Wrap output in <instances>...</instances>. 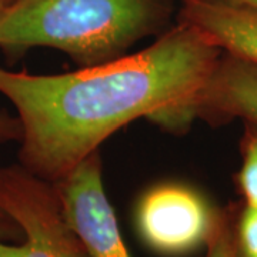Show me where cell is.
Wrapping results in <instances>:
<instances>
[{"label":"cell","instance_id":"obj_9","mask_svg":"<svg viewBox=\"0 0 257 257\" xmlns=\"http://www.w3.org/2000/svg\"><path fill=\"white\" fill-rule=\"evenodd\" d=\"M206 257H240L237 239L231 230L229 219L217 217L207 239Z\"/></svg>","mask_w":257,"mask_h":257},{"label":"cell","instance_id":"obj_2","mask_svg":"<svg viewBox=\"0 0 257 257\" xmlns=\"http://www.w3.org/2000/svg\"><path fill=\"white\" fill-rule=\"evenodd\" d=\"M172 12L173 0H12L0 15V47H52L90 67L124 56Z\"/></svg>","mask_w":257,"mask_h":257},{"label":"cell","instance_id":"obj_4","mask_svg":"<svg viewBox=\"0 0 257 257\" xmlns=\"http://www.w3.org/2000/svg\"><path fill=\"white\" fill-rule=\"evenodd\" d=\"M216 219L199 193L177 184L149 190L138 207L142 237L163 254H182L207 243Z\"/></svg>","mask_w":257,"mask_h":257},{"label":"cell","instance_id":"obj_12","mask_svg":"<svg viewBox=\"0 0 257 257\" xmlns=\"http://www.w3.org/2000/svg\"><path fill=\"white\" fill-rule=\"evenodd\" d=\"M221 2H227V3L240 5V6H246V8L257 10V0H221Z\"/></svg>","mask_w":257,"mask_h":257},{"label":"cell","instance_id":"obj_13","mask_svg":"<svg viewBox=\"0 0 257 257\" xmlns=\"http://www.w3.org/2000/svg\"><path fill=\"white\" fill-rule=\"evenodd\" d=\"M6 220H10L9 216H8V214H6L5 211L0 209V226H2V224H3V223H5ZM10 221H12V220H10Z\"/></svg>","mask_w":257,"mask_h":257},{"label":"cell","instance_id":"obj_8","mask_svg":"<svg viewBox=\"0 0 257 257\" xmlns=\"http://www.w3.org/2000/svg\"><path fill=\"white\" fill-rule=\"evenodd\" d=\"M243 143V163L239 184L247 207L257 210V128L250 126Z\"/></svg>","mask_w":257,"mask_h":257},{"label":"cell","instance_id":"obj_14","mask_svg":"<svg viewBox=\"0 0 257 257\" xmlns=\"http://www.w3.org/2000/svg\"><path fill=\"white\" fill-rule=\"evenodd\" d=\"M10 2H12V0H0V15H2L3 10L8 8V5H9Z\"/></svg>","mask_w":257,"mask_h":257},{"label":"cell","instance_id":"obj_1","mask_svg":"<svg viewBox=\"0 0 257 257\" xmlns=\"http://www.w3.org/2000/svg\"><path fill=\"white\" fill-rule=\"evenodd\" d=\"M221 53L179 22L142 52L70 73L0 67V93L18 111L26 170L57 183L133 120L187 126Z\"/></svg>","mask_w":257,"mask_h":257},{"label":"cell","instance_id":"obj_6","mask_svg":"<svg viewBox=\"0 0 257 257\" xmlns=\"http://www.w3.org/2000/svg\"><path fill=\"white\" fill-rule=\"evenodd\" d=\"M194 117L241 119L257 128V63L223 52L194 106Z\"/></svg>","mask_w":257,"mask_h":257},{"label":"cell","instance_id":"obj_10","mask_svg":"<svg viewBox=\"0 0 257 257\" xmlns=\"http://www.w3.org/2000/svg\"><path fill=\"white\" fill-rule=\"evenodd\" d=\"M236 239L240 257H257V210L246 207L243 211Z\"/></svg>","mask_w":257,"mask_h":257},{"label":"cell","instance_id":"obj_7","mask_svg":"<svg viewBox=\"0 0 257 257\" xmlns=\"http://www.w3.org/2000/svg\"><path fill=\"white\" fill-rule=\"evenodd\" d=\"M179 22L196 28L223 52L257 63V10L221 0H180Z\"/></svg>","mask_w":257,"mask_h":257},{"label":"cell","instance_id":"obj_11","mask_svg":"<svg viewBox=\"0 0 257 257\" xmlns=\"http://www.w3.org/2000/svg\"><path fill=\"white\" fill-rule=\"evenodd\" d=\"M22 128L19 119H12L8 114L0 111V143L9 142L13 139H20Z\"/></svg>","mask_w":257,"mask_h":257},{"label":"cell","instance_id":"obj_5","mask_svg":"<svg viewBox=\"0 0 257 257\" xmlns=\"http://www.w3.org/2000/svg\"><path fill=\"white\" fill-rule=\"evenodd\" d=\"M57 190L66 219L87 257H132L104 190L99 152L86 157L57 182Z\"/></svg>","mask_w":257,"mask_h":257},{"label":"cell","instance_id":"obj_3","mask_svg":"<svg viewBox=\"0 0 257 257\" xmlns=\"http://www.w3.org/2000/svg\"><path fill=\"white\" fill-rule=\"evenodd\" d=\"M0 209L25 234L19 246L0 241V257H87L57 187L29 170L0 172Z\"/></svg>","mask_w":257,"mask_h":257}]
</instances>
